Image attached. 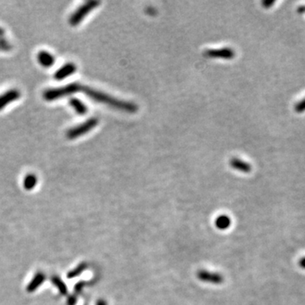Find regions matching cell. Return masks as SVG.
<instances>
[{"mask_svg":"<svg viewBox=\"0 0 305 305\" xmlns=\"http://www.w3.org/2000/svg\"><path fill=\"white\" fill-rule=\"evenodd\" d=\"M3 34H4V30L2 27H0V36H3Z\"/></svg>","mask_w":305,"mask_h":305,"instance_id":"obj_25","label":"cell"},{"mask_svg":"<svg viewBox=\"0 0 305 305\" xmlns=\"http://www.w3.org/2000/svg\"><path fill=\"white\" fill-rule=\"evenodd\" d=\"M45 280H46V276L44 273L41 272V271L36 273L35 276H33V279L31 280L29 284L26 287V291L28 292H35L36 289L43 284Z\"/></svg>","mask_w":305,"mask_h":305,"instance_id":"obj_9","label":"cell"},{"mask_svg":"<svg viewBox=\"0 0 305 305\" xmlns=\"http://www.w3.org/2000/svg\"><path fill=\"white\" fill-rule=\"evenodd\" d=\"M82 92H84L86 95L94 101L109 105L113 108H117V109H120L122 111L128 112V113H135V112L138 111V105H135L133 103L115 99L111 96L106 94L105 92L94 90V89L89 88V87L83 86Z\"/></svg>","mask_w":305,"mask_h":305,"instance_id":"obj_1","label":"cell"},{"mask_svg":"<svg viewBox=\"0 0 305 305\" xmlns=\"http://www.w3.org/2000/svg\"><path fill=\"white\" fill-rule=\"evenodd\" d=\"M295 111L298 112V113H302V112L305 111V99L299 102L295 105Z\"/></svg>","mask_w":305,"mask_h":305,"instance_id":"obj_18","label":"cell"},{"mask_svg":"<svg viewBox=\"0 0 305 305\" xmlns=\"http://www.w3.org/2000/svg\"><path fill=\"white\" fill-rule=\"evenodd\" d=\"M12 45L8 41L0 39V51H9L12 50Z\"/></svg>","mask_w":305,"mask_h":305,"instance_id":"obj_17","label":"cell"},{"mask_svg":"<svg viewBox=\"0 0 305 305\" xmlns=\"http://www.w3.org/2000/svg\"><path fill=\"white\" fill-rule=\"evenodd\" d=\"M299 266L303 269H305V257L299 260Z\"/></svg>","mask_w":305,"mask_h":305,"instance_id":"obj_23","label":"cell"},{"mask_svg":"<svg viewBox=\"0 0 305 305\" xmlns=\"http://www.w3.org/2000/svg\"><path fill=\"white\" fill-rule=\"evenodd\" d=\"M36 183H37V178L34 174L26 175L23 180V187L26 190L31 191L33 190L34 187H36Z\"/></svg>","mask_w":305,"mask_h":305,"instance_id":"obj_14","label":"cell"},{"mask_svg":"<svg viewBox=\"0 0 305 305\" xmlns=\"http://www.w3.org/2000/svg\"><path fill=\"white\" fill-rule=\"evenodd\" d=\"M51 282L59 290V293L61 295H67L68 293V288L66 287V283L64 282L59 276H52L51 277Z\"/></svg>","mask_w":305,"mask_h":305,"instance_id":"obj_13","label":"cell"},{"mask_svg":"<svg viewBox=\"0 0 305 305\" xmlns=\"http://www.w3.org/2000/svg\"><path fill=\"white\" fill-rule=\"evenodd\" d=\"M230 164L233 169L243 172V173H249L252 170V166L248 162L240 160L238 158L232 159L230 161Z\"/></svg>","mask_w":305,"mask_h":305,"instance_id":"obj_11","label":"cell"},{"mask_svg":"<svg viewBox=\"0 0 305 305\" xmlns=\"http://www.w3.org/2000/svg\"><path fill=\"white\" fill-rule=\"evenodd\" d=\"M99 3H100L99 1L95 0L88 1L83 3L71 16L69 19L70 24L73 26H77L93 9H95L96 7L99 5Z\"/></svg>","mask_w":305,"mask_h":305,"instance_id":"obj_3","label":"cell"},{"mask_svg":"<svg viewBox=\"0 0 305 305\" xmlns=\"http://www.w3.org/2000/svg\"><path fill=\"white\" fill-rule=\"evenodd\" d=\"M83 86L79 83H72L57 89H48L43 92V99L46 101H54L72 95L77 92H82Z\"/></svg>","mask_w":305,"mask_h":305,"instance_id":"obj_2","label":"cell"},{"mask_svg":"<svg viewBox=\"0 0 305 305\" xmlns=\"http://www.w3.org/2000/svg\"><path fill=\"white\" fill-rule=\"evenodd\" d=\"M37 60H38L41 66L49 68L54 64L55 58L50 52L45 51V50H41L37 54Z\"/></svg>","mask_w":305,"mask_h":305,"instance_id":"obj_10","label":"cell"},{"mask_svg":"<svg viewBox=\"0 0 305 305\" xmlns=\"http://www.w3.org/2000/svg\"><path fill=\"white\" fill-rule=\"evenodd\" d=\"M97 305H106V303H105V300H99V301L97 302Z\"/></svg>","mask_w":305,"mask_h":305,"instance_id":"obj_24","label":"cell"},{"mask_svg":"<svg viewBox=\"0 0 305 305\" xmlns=\"http://www.w3.org/2000/svg\"><path fill=\"white\" fill-rule=\"evenodd\" d=\"M76 72V66L74 63H67L60 67L54 75V77L57 81H61L68 76L72 75L73 73Z\"/></svg>","mask_w":305,"mask_h":305,"instance_id":"obj_7","label":"cell"},{"mask_svg":"<svg viewBox=\"0 0 305 305\" xmlns=\"http://www.w3.org/2000/svg\"><path fill=\"white\" fill-rule=\"evenodd\" d=\"M85 284L86 283L84 282H80L78 283H76V285L74 287V290H75L76 293H80V292H82V288L85 287Z\"/></svg>","mask_w":305,"mask_h":305,"instance_id":"obj_19","label":"cell"},{"mask_svg":"<svg viewBox=\"0 0 305 305\" xmlns=\"http://www.w3.org/2000/svg\"><path fill=\"white\" fill-rule=\"evenodd\" d=\"M76 301L77 299H76V295H70L67 299V304L68 305H76Z\"/></svg>","mask_w":305,"mask_h":305,"instance_id":"obj_20","label":"cell"},{"mask_svg":"<svg viewBox=\"0 0 305 305\" xmlns=\"http://www.w3.org/2000/svg\"><path fill=\"white\" fill-rule=\"evenodd\" d=\"M232 223V220L230 219L229 217L227 215H220V216L217 218L215 220V226L217 228H219L220 230H226L230 227Z\"/></svg>","mask_w":305,"mask_h":305,"instance_id":"obj_15","label":"cell"},{"mask_svg":"<svg viewBox=\"0 0 305 305\" xmlns=\"http://www.w3.org/2000/svg\"><path fill=\"white\" fill-rule=\"evenodd\" d=\"M197 277L200 281L210 282L214 284H220L223 282V277L218 273H210L207 270H200L197 273Z\"/></svg>","mask_w":305,"mask_h":305,"instance_id":"obj_8","label":"cell"},{"mask_svg":"<svg viewBox=\"0 0 305 305\" xmlns=\"http://www.w3.org/2000/svg\"><path fill=\"white\" fill-rule=\"evenodd\" d=\"M276 3L275 1H271V0H265V1H263L262 5L264 8H266V9H268V8H270V7L272 6L274 3Z\"/></svg>","mask_w":305,"mask_h":305,"instance_id":"obj_21","label":"cell"},{"mask_svg":"<svg viewBox=\"0 0 305 305\" xmlns=\"http://www.w3.org/2000/svg\"><path fill=\"white\" fill-rule=\"evenodd\" d=\"M70 105L79 115H85L88 112L87 106L80 99L76 98H72L70 99Z\"/></svg>","mask_w":305,"mask_h":305,"instance_id":"obj_12","label":"cell"},{"mask_svg":"<svg viewBox=\"0 0 305 305\" xmlns=\"http://www.w3.org/2000/svg\"><path fill=\"white\" fill-rule=\"evenodd\" d=\"M204 55L210 58L231 59L235 57V52L231 48H222L220 50H208L204 52Z\"/></svg>","mask_w":305,"mask_h":305,"instance_id":"obj_5","label":"cell"},{"mask_svg":"<svg viewBox=\"0 0 305 305\" xmlns=\"http://www.w3.org/2000/svg\"><path fill=\"white\" fill-rule=\"evenodd\" d=\"M99 124V119L90 118L87 120L84 123L76 126L75 127L71 128L69 131L66 132V138L68 139H76L81 137L82 135L85 134L87 132L91 131L92 128L95 127Z\"/></svg>","mask_w":305,"mask_h":305,"instance_id":"obj_4","label":"cell"},{"mask_svg":"<svg viewBox=\"0 0 305 305\" xmlns=\"http://www.w3.org/2000/svg\"><path fill=\"white\" fill-rule=\"evenodd\" d=\"M297 11H298V13L299 14H305V5H301V6H299L298 9H297Z\"/></svg>","mask_w":305,"mask_h":305,"instance_id":"obj_22","label":"cell"},{"mask_svg":"<svg viewBox=\"0 0 305 305\" xmlns=\"http://www.w3.org/2000/svg\"><path fill=\"white\" fill-rule=\"evenodd\" d=\"M20 97V92L17 89H10L0 95V110H2L5 106L10 103L16 101Z\"/></svg>","mask_w":305,"mask_h":305,"instance_id":"obj_6","label":"cell"},{"mask_svg":"<svg viewBox=\"0 0 305 305\" xmlns=\"http://www.w3.org/2000/svg\"><path fill=\"white\" fill-rule=\"evenodd\" d=\"M87 267H88V266H87L86 263H81L76 268L72 269L71 271L67 273V277H68L69 279L75 278L76 276H78L79 275H81V274L87 269Z\"/></svg>","mask_w":305,"mask_h":305,"instance_id":"obj_16","label":"cell"}]
</instances>
